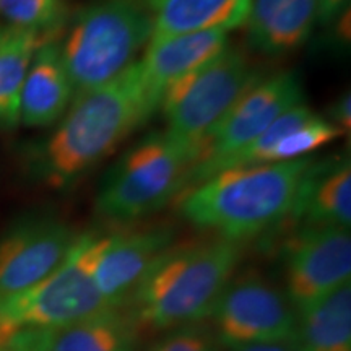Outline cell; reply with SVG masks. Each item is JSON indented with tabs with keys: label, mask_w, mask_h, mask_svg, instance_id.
Masks as SVG:
<instances>
[{
	"label": "cell",
	"mask_w": 351,
	"mask_h": 351,
	"mask_svg": "<svg viewBox=\"0 0 351 351\" xmlns=\"http://www.w3.org/2000/svg\"><path fill=\"white\" fill-rule=\"evenodd\" d=\"M176 231L158 225L104 236L95 282L111 306H124L160 257L174 245Z\"/></svg>",
	"instance_id": "7c38bea8"
},
{
	"label": "cell",
	"mask_w": 351,
	"mask_h": 351,
	"mask_svg": "<svg viewBox=\"0 0 351 351\" xmlns=\"http://www.w3.org/2000/svg\"><path fill=\"white\" fill-rule=\"evenodd\" d=\"M317 25V0H252L245 38L252 51L280 57L304 46Z\"/></svg>",
	"instance_id": "5bb4252c"
},
{
	"label": "cell",
	"mask_w": 351,
	"mask_h": 351,
	"mask_svg": "<svg viewBox=\"0 0 351 351\" xmlns=\"http://www.w3.org/2000/svg\"><path fill=\"white\" fill-rule=\"evenodd\" d=\"M160 104L135 62L104 86L77 96L54 130L26 147V174L54 191L73 187L147 124Z\"/></svg>",
	"instance_id": "6da1fadb"
},
{
	"label": "cell",
	"mask_w": 351,
	"mask_h": 351,
	"mask_svg": "<svg viewBox=\"0 0 351 351\" xmlns=\"http://www.w3.org/2000/svg\"><path fill=\"white\" fill-rule=\"evenodd\" d=\"M153 21L137 0H93L77 13L60 54L77 96L98 90L135 64Z\"/></svg>",
	"instance_id": "5b68a950"
},
{
	"label": "cell",
	"mask_w": 351,
	"mask_h": 351,
	"mask_svg": "<svg viewBox=\"0 0 351 351\" xmlns=\"http://www.w3.org/2000/svg\"><path fill=\"white\" fill-rule=\"evenodd\" d=\"M75 99L72 80L54 38L39 44L20 93L19 121L32 129L56 125Z\"/></svg>",
	"instance_id": "4fadbf2b"
},
{
	"label": "cell",
	"mask_w": 351,
	"mask_h": 351,
	"mask_svg": "<svg viewBox=\"0 0 351 351\" xmlns=\"http://www.w3.org/2000/svg\"><path fill=\"white\" fill-rule=\"evenodd\" d=\"M152 15L150 43L179 34L221 29L230 33L247 20L252 0H137Z\"/></svg>",
	"instance_id": "2e32d148"
},
{
	"label": "cell",
	"mask_w": 351,
	"mask_h": 351,
	"mask_svg": "<svg viewBox=\"0 0 351 351\" xmlns=\"http://www.w3.org/2000/svg\"><path fill=\"white\" fill-rule=\"evenodd\" d=\"M52 351H138L140 332L125 306H109L56 328H43Z\"/></svg>",
	"instance_id": "ac0fdd59"
},
{
	"label": "cell",
	"mask_w": 351,
	"mask_h": 351,
	"mask_svg": "<svg viewBox=\"0 0 351 351\" xmlns=\"http://www.w3.org/2000/svg\"><path fill=\"white\" fill-rule=\"evenodd\" d=\"M5 351H52L43 328H23L3 343Z\"/></svg>",
	"instance_id": "cb8c5ba5"
},
{
	"label": "cell",
	"mask_w": 351,
	"mask_h": 351,
	"mask_svg": "<svg viewBox=\"0 0 351 351\" xmlns=\"http://www.w3.org/2000/svg\"><path fill=\"white\" fill-rule=\"evenodd\" d=\"M343 132L330 122L327 117L313 112L306 121L293 127L271 150L269 163L293 161L306 158L326 145L343 137Z\"/></svg>",
	"instance_id": "7402d4cb"
},
{
	"label": "cell",
	"mask_w": 351,
	"mask_h": 351,
	"mask_svg": "<svg viewBox=\"0 0 351 351\" xmlns=\"http://www.w3.org/2000/svg\"><path fill=\"white\" fill-rule=\"evenodd\" d=\"M46 36L0 25V127L19 125L20 93L33 56Z\"/></svg>",
	"instance_id": "ffe728a7"
},
{
	"label": "cell",
	"mask_w": 351,
	"mask_h": 351,
	"mask_svg": "<svg viewBox=\"0 0 351 351\" xmlns=\"http://www.w3.org/2000/svg\"><path fill=\"white\" fill-rule=\"evenodd\" d=\"M301 226L351 225V165L348 158L327 163L314 161L307 173L296 208L289 221Z\"/></svg>",
	"instance_id": "e0dca14e"
},
{
	"label": "cell",
	"mask_w": 351,
	"mask_h": 351,
	"mask_svg": "<svg viewBox=\"0 0 351 351\" xmlns=\"http://www.w3.org/2000/svg\"><path fill=\"white\" fill-rule=\"evenodd\" d=\"M103 243L101 234H78L59 269L0 307V346L23 328L69 326L111 306L95 282V265Z\"/></svg>",
	"instance_id": "8992f818"
},
{
	"label": "cell",
	"mask_w": 351,
	"mask_h": 351,
	"mask_svg": "<svg viewBox=\"0 0 351 351\" xmlns=\"http://www.w3.org/2000/svg\"><path fill=\"white\" fill-rule=\"evenodd\" d=\"M67 15V0H0V19L5 25L46 38L60 29Z\"/></svg>",
	"instance_id": "44dd1931"
},
{
	"label": "cell",
	"mask_w": 351,
	"mask_h": 351,
	"mask_svg": "<svg viewBox=\"0 0 351 351\" xmlns=\"http://www.w3.org/2000/svg\"><path fill=\"white\" fill-rule=\"evenodd\" d=\"M301 103H304V90L301 77L293 70L254 82L205 137L199 160L189 173L186 189L212 178L221 161L238 153L282 114Z\"/></svg>",
	"instance_id": "9c48e42d"
},
{
	"label": "cell",
	"mask_w": 351,
	"mask_h": 351,
	"mask_svg": "<svg viewBox=\"0 0 351 351\" xmlns=\"http://www.w3.org/2000/svg\"><path fill=\"white\" fill-rule=\"evenodd\" d=\"M285 295L300 313L351 283V234L337 226H300L282 243Z\"/></svg>",
	"instance_id": "30bf717a"
},
{
	"label": "cell",
	"mask_w": 351,
	"mask_h": 351,
	"mask_svg": "<svg viewBox=\"0 0 351 351\" xmlns=\"http://www.w3.org/2000/svg\"><path fill=\"white\" fill-rule=\"evenodd\" d=\"M210 330L221 348L295 341L298 311L283 288L258 270L236 271L219 295Z\"/></svg>",
	"instance_id": "ba28073f"
},
{
	"label": "cell",
	"mask_w": 351,
	"mask_h": 351,
	"mask_svg": "<svg viewBox=\"0 0 351 351\" xmlns=\"http://www.w3.org/2000/svg\"><path fill=\"white\" fill-rule=\"evenodd\" d=\"M0 351H5V350H3V346H0Z\"/></svg>",
	"instance_id": "83f0119b"
},
{
	"label": "cell",
	"mask_w": 351,
	"mask_h": 351,
	"mask_svg": "<svg viewBox=\"0 0 351 351\" xmlns=\"http://www.w3.org/2000/svg\"><path fill=\"white\" fill-rule=\"evenodd\" d=\"M230 351H296L295 341H282V343H261V345H247L232 348Z\"/></svg>",
	"instance_id": "4316f807"
},
{
	"label": "cell",
	"mask_w": 351,
	"mask_h": 351,
	"mask_svg": "<svg viewBox=\"0 0 351 351\" xmlns=\"http://www.w3.org/2000/svg\"><path fill=\"white\" fill-rule=\"evenodd\" d=\"M202 145L168 130L152 132L129 148L103 176L96 213L114 225H130L160 212L186 189Z\"/></svg>",
	"instance_id": "277c9868"
},
{
	"label": "cell",
	"mask_w": 351,
	"mask_h": 351,
	"mask_svg": "<svg viewBox=\"0 0 351 351\" xmlns=\"http://www.w3.org/2000/svg\"><path fill=\"white\" fill-rule=\"evenodd\" d=\"M147 351H223L210 327L191 324L165 332Z\"/></svg>",
	"instance_id": "603a6c76"
},
{
	"label": "cell",
	"mask_w": 351,
	"mask_h": 351,
	"mask_svg": "<svg viewBox=\"0 0 351 351\" xmlns=\"http://www.w3.org/2000/svg\"><path fill=\"white\" fill-rule=\"evenodd\" d=\"M261 77L244 51L228 46L165 91L160 109L166 130L202 145L241 95Z\"/></svg>",
	"instance_id": "52a82bcc"
},
{
	"label": "cell",
	"mask_w": 351,
	"mask_h": 351,
	"mask_svg": "<svg viewBox=\"0 0 351 351\" xmlns=\"http://www.w3.org/2000/svg\"><path fill=\"white\" fill-rule=\"evenodd\" d=\"M296 351H351V283L298 313Z\"/></svg>",
	"instance_id": "d6986e66"
},
{
	"label": "cell",
	"mask_w": 351,
	"mask_h": 351,
	"mask_svg": "<svg viewBox=\"0 0 351 351\" xmlns=\"http://www.w3.org/2000/svg\"><path fill=\"white\" fill-rule=\"evenodd\" d=\"M328 121L333 122L343 134H348L351 129V95L350 91L340 95L333 101V104L328 109Z\"/></svg>",
	"instance_id": "d4e9b609"
},
{
	"label": "cell",
	"mask_w": 351,
	"mask_h": 351,
	"mask_svg": "<svg viewBox=\"0 0 351 351\" xmlns=\"http://www.w3.org/2000/svg\"><path fill=\"white\" fill-rule=\"evenodd\" d=\"M243 258V244L210 236L173 245L125 302L140 332H168L210 317Z\"/></svg>",
	"instance_id": "3957f363"
},
{
	"label": "cell",
	"mask_w": 351,
	"mask_h": 351,
	"mask_svg": "<svg viewBox=\"0 0 351 351\" xmlns=\"http://www.w3.org/2000/svg\"><path fill=\"white\" fill-rule=\"evenodd\" d=\"M78 234L62 219L29 215L0 236V307L39 283L62 265Z\"/></svg>",
	"instance_id": "8fae6325"
},
{
	"label": "cell",
	"mask_w": 351,
	"mask_h": 351,
	"mask_svg": "<svg viewBox=\"0 0 351 351\" xmlns=\"http://www.w3.org/2000/svg\"><path fill=\"white\" fill-rule=\"evenodd\" d=\"M228 44L230 36L221 29L179 34L165 41L150 43L138 62L148 90L161 103L165 91L174 82L207 64L225 51Z\"/></svg>",
	"instance_id": "9a60e30c"
},
{
	"label": "cell",
	"mask_w": 351,
	"mask_h": 351,
	"mask_svg": "<svg viewBox=\"0 0 351 351\" xmlns=\"http://www.w3.org/2000/svg\"><path fill=\"white\" fill-rule=\"evenodd\" d=\"M346 8H350V0H317V23L332 25Z\"/></svg>",
	"instance_id": "484cf974"
},
{
	"label": "cell",
	"mask_w": 351,
	"mask_h": 351,
	"mask_svg": "<svg viewBox=\"0 0 351 351\" xmlns=\"http://www.w3.org/2000/svg\"><path fill=\"white\" fill-rule=\"evenodd\" d=\"M313 158L236 166L178 195L179 215L212 236L244 244L289 221Z\"/></svg>",
	"instance_id": "7a4b0ae2"
}]
</instances>
